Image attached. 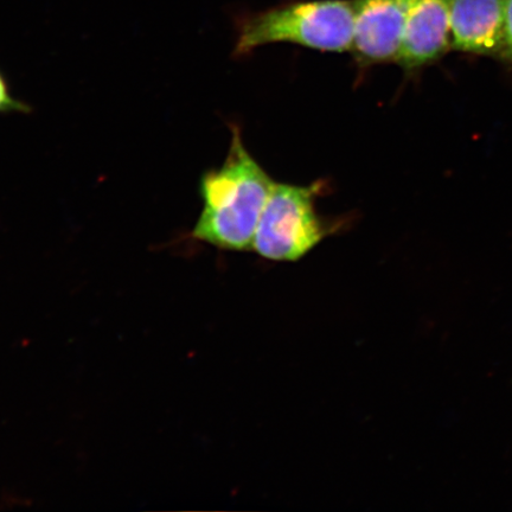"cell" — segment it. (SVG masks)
I'll return each instance as SVG.
<instances>
[{
    "label": "cell",
    "mask_w": 512,
    "mask_h": 512,
    "mask_svg": "<svg viewBox=\"0 0 512 512\" xmlns=\"http://www.w3.org/2000/svg\"><path fill=\"white\" fill-rule=\"evenodd\" d=\"M31 106L28 102L16 98L8 79L0 70V114H30Z\"/></svg>",
    "instance_id": "cell-7"
},
{
    "label": "cell",
    "mask_w": 512,
    "mask_h": 512,
    "mask_svg": "<svg viewBox=\"0 0 512 512\" xmlns=\"http://www.w3.org/2000/svg\"><path fill=\"white\" fill-rule=\"evenodd\" d=\"M502 60L512 66V0H507V16H505V42Z\"/></svg>",
    "instance_id": "cell-8"
},
{
    "label": "cell",
    "mask_w": 512,
    "mask_h": 512,
    "mask_svg": "<svg viewBox=\"0 0 512 512\" xmlns=\"http://www.w3.org/2000/svg\"><path fill=\"white\" fill-rule=\"evenodd\" d=\"M354 0H309L243 18L234 54L246 56L273 43H292L323 53H347L354 38Z\"/></svg>",
    "instance_id": "cell-2"
},
{
    "label": "cell",
    "mask_w": 512,
    "mask_h": 512,
    "mask_svg": "<svg viewBox=\"0 0 512 512\" xmlns=\"http://www.w3.org/2000/svg\"><path fill=\"white\" fill-rule=\"evenodd\" d=\"M274 183L243 144L240 128L234 126L223 164L201 176L198 190L203 208L191 238L223 251H252Z\"/></svg>",
    "instance_id": "cell-1"
},
{
    "label": "cell",
    "mask_w": 512,
    "mask_h": 512,
    "mask_svg": "<svg viewBox=\"0 0 512 512\" xmlns=\"http://www.w3.org/2000/svg\"><path fill=\"white\" fill-rule=\"evenodd\" d=\"M507 0H451V50L501 59Z\"/></svg>",
    "instance_id": "cell-6"
},
{
    "label": "cell",
    "mask_w": 512,
    "mask_h": 512,
    "mask_svg": "<svg viewBox=\"0 0 512 512\" xmlns=\"http://www.w3.org/2000/svg\"><path fill=\"white\" fill-rule=\"evenodd\" d=\"M323 189L324 184L320 182L309 187L274 183L256 229L252 251L267 260L294 262L334 233V224L323 220L317 211V198Z\"/></svg>",
    "instance_id": "cell-3"
},
{
    "label": "cell",
    "mask_w": 512,
    "mask_h": 512,
    "mask_svg": "<svg viewBox=\"0 0 512 512\" xmlns=\"http://www.w3.org/2000/svg\"><path fill=\"white\" fill-rule=\"evenodd\" d=\"M412 0H354L351 54L357 66L396 63Z\"/></svg>",
    "instance_id": "cell-4"
},
{
    "label": "cell",
    "mask_w": 512,
    "mask_h": 512,
    "mask_svg": "<svg viewBox=\"0 0 512 512\" xmlns=\"http://www.w3.org/2000/svg\"><path fill=\"white\" fill-rule=\"evenodd\" d=\"M451 50V0H412L398 61L408 75L439 62Z\"/></svg>",
    "instance_id": "cell-5"
}]
</instances>
